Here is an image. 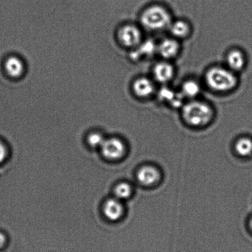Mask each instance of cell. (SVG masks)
<instances>
[{"instance_id": "1", "label": "cell", "mask_w": 252, "mask_h": 252, "mask_svg": "<svg viewBox=\"0 0 252 252\" xmlns=\"http://www.w3.org/2000/svg\"><path fill=\"white\" fill-rule=\"evenodd\" d=\"M239 74L225 66L214 65L205 72L203 84L215 93L224 95L233 92L239 85Z\"/></svg>"}, {"instance_id": "2", "label": "cell", "mask_w": 252, "mask_h": 252, "mask_svg": "<svg viewBox=\"0 0 252 252\" xmlns=\"http://www.w3.org/2000/svg\"><path fill=\"white\" fill-rule=\"evenodd\" d=\"M180 110L185 122L194 127L208 125L215 116V109L211 104L200 98L186 101Z\"/></svg>"}, {"instance_id": "3", "label": "cell", "mask_w": 252, "mask_h": 252, "mask_svg": "<svg viewBox=\"0 0 252 252\" xmlns=\"http://www.w3.org/2000/svg\"><path fill=\"white\" fill-rule=\"evenodd\" d=\"M140 25L143 30L159 32L168 30L173 21L171 12L166 7L153 4L143 10L140 14Z\"/></svg>"}, {"instance_id": "4", "label": "cell", "mask_w": 252, "mask_h": 252, "mask_svg": "<svg viewBox=\"0 0 252 252\" xmlns=\"http://www.w3.org/2000/svg\"><path fill=\"white\" fill-rule=\"evenodd\" d=\"M118 38L123 46L132 50L144 40L143 30L142 27L137 24H125L118 31Z\"/></svg>"}, {"instance_id": "5", "label": "cell", "mask_w": 252, "mask_h": 252, "mask_svg": "<svg viewBox=\"0 0 252 252\" xmlns=\"http://www.w3.org/2000/svg\"><path fill=\"white\" fill-rule=\"evenodd\" d=\"M158 90V84L152 76H138L132 84L133 94L139 100H149L157 95Z\"/></svg>"}, {"instance_id": "6", "label": "cell", "mask_w": 252, "mask_h": 252, "mask_svg": "<svg viewBox=\"0 0 252 252\" xmlns=\"http://www.w3.org/2000/svg\"><path fill=\"white\" fill-rule=\"evenodd\" d=\"M152 72V77L158 85H167L174 80L176 69L172 61L160 59L153 65Z\"/></svg>"}, {"instance_id": "7", "label": "cell", "mask_w": 252, "mask_h": 252, "mask_svg": "<svg viewBox=\"0 0 252 252\" xmlns=\"http://www.w3.org/2000/svg\"><path fill=\"white\" fill-rule=\"evenodd\" d=\"M181 41L171 36L165 37L157 43V55L160 59L172 61L180 55Z\"/></svg>"}, {"instance_id": "8", "label": "cell", "mask_w": 252, "mask_h": 252, "mask_svg": "<svg viewBox=\"0 0 252 252\" xmlns=\"http://www.w3.org/2000/svg\"><path fill=\"white\" fill-rule=\"evenodd\" d=\"M248 61L245 51L238 47H234L226 52L223 64L234 72L239 74L245 70Z\"/></svg>"}, {"instance_id": "9", "label": "cell", "mask_w": 252, "mask_h": 252, "mask_svg": "<svg viewBox=\"0 0 252 252\" xmlns=\"http://www.w3.org/2000/svg\"><path fill=\"white\" fill-rule=\"evenodd\" d=\"M158 100L175 108H181L186 102L179 90L174 89L169 85H162V88L158 89L157 95Z\"/></svg>"}, {"instance_id": "10", "label": "cell", "mask_w": 252, "mask_h": 252, "mask_svg": "<svg viewBox=\"0 0 252 252\" xmlns=\"http://www.w3.org/2000/svg\"><path fill=\"white\" fill-rule=\"evenodd\" d=\"M100 149L106 159L117 160L124 155L126 148L122 140L117 138H112L105 140Z\"/></svg>"}, {"instance_id": "11", "label": "cell", "mask_w": 252, "mask_h": 252, "mask_svg": "<svg viewBox=\"0 0 252 252\" xmlns=\"http://www.w3.org/2000/svg\"><path fill=\"white\" fill-rule=\"evenodd\" d=\"M167 31L169 32L170 36L181 41L189 38L191 36L192 26L187 19H173Z\"/></svg>"}, {"instance_id": "12", "label": "cell", "mask_w": 252, "mask_h": 252, "mask_svg": "<svg viewBox=\"0 0 252 252\" xmlns=\"http://www.w3.org/2000/svg\"><path fill=\"white\" fill-rule=\"evenodd\" d=\"M203 83L196 78H189L185 80L178 89L185 101L195 100L200 98L203 90Z\"/></svg>"}, {"instance_id": "13", "label": "cell", "mask_w": 252, "mask_h": 252, "mask_svg": "<svg viewBox=\"0 0 252 252\" xmlns=\"http://www.w3.org/2000/svg\"><path fill=\"white\" fill-rule=\"evenodd\" d=\"M130 54L135 61L152 58L157 54V43L152 39H144L139 46L131 50Z\"/></svg>"}, {"instance_id": "14", "label": "cell", "mask_w": 252, "mask_h": 252, "mask_svg": "<svg viewBox=\"0 0 252 252\" xmlns=\"http://www.w3.org/2000/svg\"><path fill=\"white\" fill-rule=\"evenodd\" d=\"M137 179L141 184L152 186L159 180L160 173L157 168L152 165H145L138 170Z\"/></svg>"}, {"instance_id": "15", "label": "cell", "mask_w": 252, "mask_h": 252, "mask_svg": "<svg viewBox=\"0 0 252 252\" xmlns=\"http://www.w3.org/2000/svg\"><path fill=\"white\" fill-rule=\"evenodd\" d=\"M4 68L7 73L13 78L21 77L26 71L24 61L19 57L15 56H10L6 59Z\"/></svg>"}, {"instance_id": "16", "label": "cell", "mask_w": 252, "mask_h": 252, "mask_svg": "<svg viewBox=\"0 0 252 252\" xmlns=\"http://www.w3.org/2000/svg\"><path fill=\"white\" fill-rule=\"evenodd\" d=\"M124 209L121 201L110 199L105 202L103 206V214L110 221H117L123 216Z\"/></svg>"}, {"instance_id": "17", "label": "cell", "mask_w": 252, "mask_h": 252, "mask_svg": "<svg viewBox=\"0 0 252 252\" xmlns=\"http://www.w3.org/2000/svg\"><path fill=\"white\" fill-rule=\"evenodd\" d=\"M235 149L241 156H249L252 154V140L249 138H241L236 143Z\"/></svg>"}, {"instance_id": "18", "label": "cell", "mask_w": 252, "mask_h": 252, "mask_svg": "<svg viewBox=\"0 0 252 252\" xmlns=\"http://www.w3.org/2000/svg\"><path fill=\"white\" fill-rule=\"evenodd\" d=\"M132 191V187L127 182H121L115 187L114 190L115 198L120 201L127 199L130 196Z\"/></svg>"}, {"instance_id": "19", "label": "cell", "mask_w": 252, "mask_h": 252, "mask_svg": "<svg viewBox=\"0 0 252 252\" xmlns=\"http://www.w3.org/2000/svg\"><path fill=\"white\" fill-rule=\"evenodd\" d=\"M105 140L104 137L98 133H93L89 136L88 138V144L90 146L94 148H100Z\"/></svg>"}, {"instance_id": "20", "label": "cell", "mask_w": 252, "mask_h": 252, "mask_svg": "<svg viewBox=\"0 0 252 252\" xmlns=\"http://www.w3.org/2000/svg\"><path fill=\"white\" fill-rule=\"evenodd\" d=\"M7 150L6 147L0 142V163L3 162L6 157Z\"/></svg>"}, {"instance_id": "21", "label": "cell", "mask_w": 252, "mask_h": 252, "mask_svg": "<svg viewBox=\"0 0 252 252\" xmlns=\"http://www.w3.org/2000/svg\"><path fill=\"white\" fill-rule=\"evenodd\" d=\"M5 241H6V238H5L4 234L0 233V248L4 246Z\"/></svg>"}, {"instance_id": "22", "label": "cell", "mask_w": 252, "mask_h": 252, "mask_svg": "<svg viewBox=\"0 0 252 252\" xmlns=\"http://www.w3.org/2000/svg\"><path fill=\"white\" fill-rule=\"evenodd\" d=\"M250 226H251V228L252 229V218H251V221H250Z\"/></svg>"}]
</instances>
